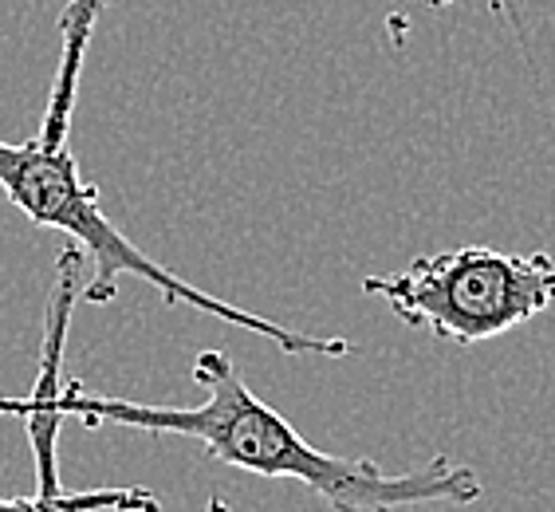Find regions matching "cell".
<instances>
[{"mask_svg":"<svg viewBox=\"0 0 555 512\" xmlns=\"http://www.w3.org/2000/svg\"><path fill=\"white\" fill-rule=\"evenodd\" d=\"M197 406H154L87 395L72 383L60 391V414L87 426H127L146 434H178L205 446L209 458L268 481H299L332 512H398L414 504H473L485 492L481 477L453 458H434L410 473H383L371 458H335L311 446L288 418L248 391L221 347L193 359Z\"/></svg>","mask_w":555,"mask_h":512,"instance_id":"1","label":"cell"},{"mask_svg":"<svg viewBox=\"0 0 555 512\" xmlns=\"http://www.w3.org/2000/svg\"><path fill=\"white\" fill-rule=\"evenodd\" d=\"M0 193L21 209L28 221L43 225L64 233L72 245L83 248L91 260V277L83 280V299L87 304H111L118 296V280L139 277L150 289H158V296L178 308H197L205 316H214L221 323L245 328L260 340H272L284 355H320V359H343L351 355V343L339 335H299L292 328L264 320L257 311H245L202 292L197 284L182 280L173 268L158 265L154 256L142 253L127 233H118L107 221L103 205H99V190L83 182L79 162L67 146L48 150L40 142H4L0 139Z\"/></svg>","mask_w":555,"mask_h":512,"instance_id":"2","label":"cell"},{"mask_svg":"<svg viewBox=\"0 0 555 512\" xmlns=\"http://www.w3.org/2000/svg\"><path fill=\"white\" fill-rule=\"evenodd\" d=\"M398 320L446 343H485L544 316L555 304V260L547 253H501L461 245L417 256L398 272L363 280Z\"/></svg>","mask_w":555,"mask_h":512,"instance_id":"3","label":"cell"},{"mask_svg":"<svg viewBox=\"0 0 555 512\" xmlns=\"http://www.w3.org/2000/svg\"><path fill=\"white\" fill-rule=\"evenodd\" d=\"M83 248L67 245L55 260L52 292L43 308V347H40V374L28 398H0V414L24 418L28 422V441L36 458V497L33 512H162L150 489H87L67 492L60 481V371H64L67 328L72 311L83 299Z\"/></svg>","mask_w":555,"mask_h":512,"instance_id":"4","label":"cell"},{"mask_svg":"<svg viewBox=\"0 0 555 512\" xmlns=\"http://www.w3.org/2000/svg\"><path fill=\"white\" fill-rule=\"evenodd\" d=\"M103 9H107V0H67L64 16H60L64 52H60V67H55L52 99H48V111H43V127L36 135V142L48 150L67 146L75 95H79V75H83L87 48H91V36H95V24L103 16Z\"/></svg>","mask_w":555,"mask_h":512,"instance_id":"5","label":"cell"},{"mask_svg":"<svg viewBox=\"0 0 555 512\" xmlns=\"http://www.w3.org/2000/svg\"><path fill=\"white\" fill-rule=\"evenodd\" d=\"M33 497H0V512H33Z\"/></svg>","mask_w":555,"mask_h":512,"instance_id":"6","label":"cell"},{"mask_svg":"<svg viewBox=\"0 0 555 512\" xmlns=\"http://www.w3.org/2000/svg\"><path fill=\"white\" fill-rule=\"evenodd\" d=\"M205 512H233V509H229L221 497H209V509H205Z\"/></svg>","mask_w":555,"mask_h":512,"instance_id":"7","label":"cell"}]
</instances>
